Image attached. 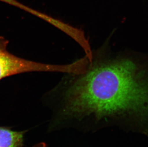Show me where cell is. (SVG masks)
Segmentation results:
<instances>
[{
	"label": "cell",
	"instance_id": "obj_1",
	"mask_svg": "<svg viewBox=\"0 0 148 147\" xmlns=\"http://www.w3.org/2000/svg\"><path fill=\"white\" fill-rule=\"evenodd\" d=\"M110 36L53 90L54 124L86 131L117 127L148 136V54L112 50Z\"/></svg>",
	"mask_w": 148,
	"mask_h": 147
},
{
	"label": "cell",
	"instance_id": "obj_2",
	"mask_svg": "<svg viewBox=\"0 0 148 147\" xmlns=\"http://www.w3.org/2000/svg\"><path fill=\"white\" fill-rule=\"evenodd\" d=\"M9 41L0 36V81L13 75L33 72L71 73L78 68L76 61L71 64L59 65L45 64L17 56L7 49Z\"/></svg>",
	"mask_w": 148,
	"mask_h": 147
},
{
	"label": "cell",
	"instance_id": "obj_3",
	"mask_svg": "<svg viewBox=\"0 0 148 147\" xmlns=\"http://www.w3.org/2000/svg\"><path fill=\"white\" fill-rule=\"evenodd\" d=\"M25 133L0 127V147H22Z\"/></svg>",
	"mask_w": 148,
	"mask_h": 147
},
{
	"label": "cell",
	"instance_id": "obj_4",
	"mask_svg": "<svg viewBox=\"0 0 148 147\" xmlns=\"http://www.w3.org/2000/svg\"><path fill=\"white\" fill-rule=\"evenodd\" d=\"M0 1L7 3L8 4L18 7L19 8H21L23 6L22 3H20L16 0H0Z\"/></svg>",
	"mask_w": 148,
	"mask_h": 147
},
{
	"label": "cell",
	"instance_id": "obj_5",
	"mask_svg": "<svg viewBox=\"0 0 148 147\" xmlns=\"http://www.w3.org/2000/svg\"><path fill=\"white\" fill-rule=\"evenodd\" d=\"M31 147H47L46 143L44 142H40L37 143L36 144L34 145V146Z\"/></svg>",
	"mask_w": 148,
	"mask_h": 147
}]
</instances>
